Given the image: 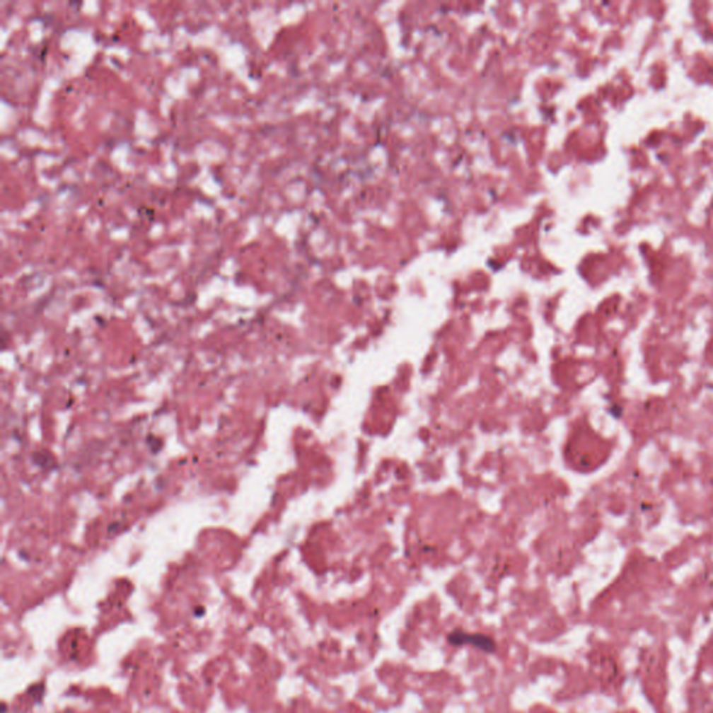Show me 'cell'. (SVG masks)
<instances>
[{"instance_id":"obj_1","label":"cell","mask_w":713,"mask_h":713,"mask_svg":"<svg viewBox=\"0 0 713 713\" xmlns=\"http://www.w3.org/2000/svg\"><path fill=\"white\" fill-rule=\"evenodd\" d=\"M448 641L453 645H474L475 648L485 652L494 651L493 639L484 634H468L464 631H453L448 634Z\"/></svg>"}]
</instances>
